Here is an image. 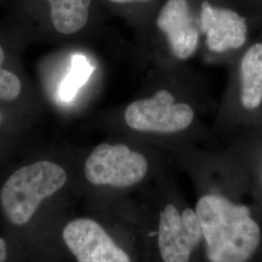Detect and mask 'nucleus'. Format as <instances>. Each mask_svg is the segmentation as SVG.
Instances as JSON below:
<instances>
[{"mask_svg":"<svg viewBox=\"0 0 262 262\" xmlns=\"http://www.w3.org/2000/svg\"><path fill=\"white\" fill-rule=\"evenodd\" d=\"M149 169L147 159L123 144L102 143L84 162L86 180L94 186L125 188L140 183Z\"/></svg>","mask_w":262,"mask_h":262,"instance_id":"obj_3","label":"nucleus"},{"mask_svg":"<svg viewBox=\"0 0 262 262\" xmlns=\"http://www.w3.org/2000/svg\"><path fill=\"white\" fill-rule=\"evenodd\" d=\"M193 119V109L188 104L176 102L175 96L166 90L137 99L123 111L125 124L132 130L143 133H177L187 128Z\"/></svg>","mask_w":262,"mask_h":262,"instance_id":"obj_4","label":"nucleus"},{"mask_svg":"<svg viewBox=\"0 0 262 262\" xmlns=\"http://www.w3.org/2000/svg\"><path fill=\"white\" fill-rule=\"evenodd\" d=\"M210 262L249 261L261 241V230L249 207L208 194L196 204Z\"/></svg>","mask_w":262,"mask_h":262,"instance_id":"obj_1","label":"nucleus"},{"mask_svg":"<svg viewBox=\"0 0 262 262\" xmlns=\"http://www.w3.org/2000/svg\"><path fill=\"white\" fill-rule=\"evenodd\" d=\"M241 101L249 110L257 108L262 101V43L254 44L241 61Z\"/></svg>","mask_w":262,"mask_h":262,"instance_id":"obj_10","label":"nucleus"},{"mask_svg":"<svg viewBox=\"0 0 262 262\" xmlns=\"http://www.w3.org/2000/svg\"><path fill=\"white\" fill-rule=\"evenodd\" d=\"M3 122V115H2V113L0 111V124Z\"/></svg>","mask_w":262,"mask_h":262,"instance_id":"obj_14","label":"nucleus"},{"mask_svg":"<svg viewBox=\"0 0 262 262\" xmlns=\"http://www.w3.org/2000/svg\"><path fill=\"white\" fill-rule=\"evenodd\" d=\"M113 3H119V4H123V3H129V2H134V1H149V0H109Z\"/></svg>","mask_w":262,"mask_h":262,"instance_id":"obj_13","label":"nucleus"},{"mask_svg":"<svg viewBox=\"0 0 262 262\" xmlns=\"http://www.w3.org/2000/svg\"><path fill=\"white\" fill-rule=\"evenodd\" d=\"M67 173L59 164L39 160L15 171L0 192L3 212L12 224H28L42 200L52 196L66 185Z\"/></svg>","mask_w":262,"mask_h":262,"instance_id":"obj_2","label":"nucleus"},{"mask_svg":"<svg viewBox=\"0 0 262 262\" xmlns=\"http://www.w3.org/2000/svg\"><path fill=\"white\" fill-rule=\"evenodd\" d=\"M62 236L79 262H130L127 253L93 220L72 221L64 227Z\"/></svg>","mask_w":262,"mask_h":262,"instance_id":"obj_6","label":"nucleus"},{"mask_svg":"<svg viewBox=\"0 0 262 262\" xmlns=\"http://www.w3.org/2000/svg\"><path fill=\"white\" fill-rule=\"evenodd\" d=\"M7 252H6V244L3 239L0 238V262L6 261Z\"/></svg>","mask_w":262,"mask_h":262,"instance_id":"obj_12","label":"nucleus"},{"mask_svg":"<svg viewBox=\"0 0 262 262\" xmlns=\"http://www.w3.org/2000/svg\"><path fill=\"white\" fill-rule=\"evenodd\" d=\"M203 238L196 213L187 208L180 213L169 204L159 216V248L164 262H189Z\"/></svg>","mask_w":262,"mask_h":262,"instance_id":"obj_5","label":"nucleus"},{"mask_svg":"<svg viewBox=\"0 0 262 262\" xmlns=\"http://www.w3.org/2000/svg\"><path fill=\"white\" fill-rule=\"evenodd\" d=\"M157 25L177 58L187 59L195 53L199 33L187 0H167L159 12Z\"/></svg>","mask_w":262,"mask_h":262,"instance_id":"obj_7","label":"nucleus"},{"mask_svg":"<svg viewBox=\"0 0 262 262\" xmlns=\"http://www.w3.org/2000/svg\"><path fill=\"white\" fill-rule=\"evenodd\" d=\"M52 25L60 35H74L86 26L92 0H48Z\"/></svg>","mask_w":262,"mask_h":262,"instance_id":"obj_9","label":"nucleus"},{"mask_svg":"<svg viewBox=\"0 0 262 262\" xmlns=\"http://www.w3.org/2000/svg\"><path fill=\"white\" fill-rule=\"evenodd\" d=\"M5 61L6 53L0 44V101L11 103L19 99L24 85L18 74L4 67Z\"/></svg>","mask_w":262,"mask_h":262,"instance_id":"obj_11","label":"nucleus"},{"mask_svg":"<svg viewBox=\"0 0 262 262\" xmlns=\"http://www.w3.org/2000/svg\"><path fill=\"white\" fill-rule=\"evenodd\" d=\"M200 23L206 34L207 46L213 52L236 50L246 42V19L233 10L214 7L209 2H203Z\"/></svg>","mask_w":262,"mask_h":262,"instance_id":"obj_8","label":"nucleus"}]
</instances>
